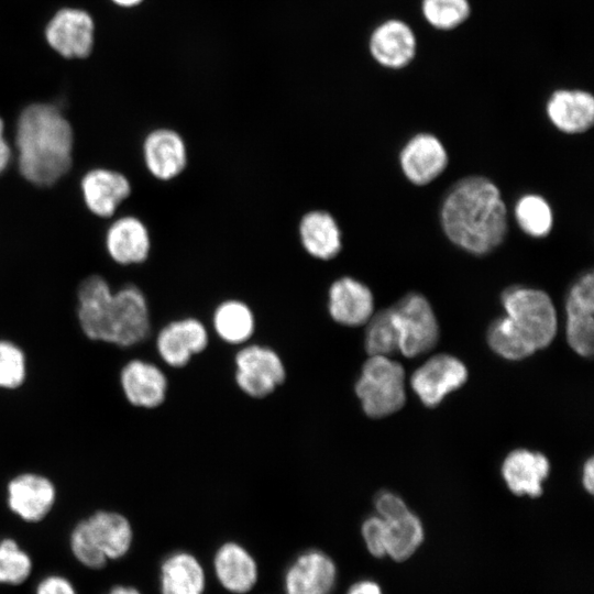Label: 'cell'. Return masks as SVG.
<instances>
[{
	"instance_id": "cell-1",
	"label": "cell",
	"mask_w": 594,
	"mask_h": 594,
	"mask_svg": "<svg viewBox=\"0 0 594 594\" xmlns=\"http://www.w3.org/2000/svg\"><path fill=\"white\" fill-rule=\"evenodd\" d=\"M76 317L81 333L92 342L128 349L151 334L148 300L136 285L113 290L99 274L85 277L76 292Z\"/></svg>"
},
{
	"instance_id": "cell-2",
	"label": "cell",
	"mask_w": 594,
	"mask_h": 594,
	"mask_svg": "<svg viewBox=\"0 0 594 594\" xmlns=\"http://www.w3.org/2000/svg\"><path fill=\"white\" fill-rule=\"evenodd\" d=\"M14 147L20 176L32 186L52 187L73 168L75 131L57 106L34 102L16 119Z\"/></svg>"
},
{
	"instance_id": "cell-3",
	"label": "cell",
	"mask_w": 594,
	"mask_h": 594,
	"mask_svg": "<svg viewBox=\"0 0 594 594\" xmlns=\"http://www.w3.org/2000/svg\"><path fill=\"white\" fill-rule=\"evenodd\" d=\"M440 220L448 239L474 255L492 252L507 233V212L501 191L483 176H468L449 189Z\"/></svg>"
},
{
	"instance_id": "cell-4",
	"label": "cell",
	"mask_w": 594,
	"mask_h": 594,
	"mask_svg": "<svg viewBox=\"0 0 594 594\" xmlns=\"http://www.w3.org/2000/svg\"><path fill=\"white\" fill-rule=\"evenodd\" d=\"M403 366L384 355H369L355 382L354 392L363 413L374 419L398 411L405 404Z\"/></svg>"
},
{
	"instance_id": "cell-5",
	"label": "cell",
	"mask_w": 594,
	"mask_h": 594,
	"mask_svg": "<svg viewBox=\"0 0 594 594\" xmlns=\"http://www.w3.org/2000/svg\"><path fill=\"white\" fill-rule=\"evenodd\" d=\"M506 316L538 349L548 346L557 333V314L550 296L541 289L512 286L502 294Z\"/></svg>"
},
{
	"instance_id": "cell-6",
	"label": "cell",
	"mask_w": 594,
	"mask_h": 594,
	"mask_svg": "<svg viewBox=\"0 0 594 594\" xmlns=\"http://www.w3.org/2000/svg\"><path fill=\"white\" fill-rule=\"evenodd\" d=\"M234 383L246 396L262 399L272 395L287 377L279 353L270 345L249 342L233 358Z\"/></svg>"
},
{
	"instance_id": "cell-7",
	"label": "cell",
	"mask_w": 594,
	"mask_h": 594,
	"mask_svg": "<svg viewBox=\"0 0 594 594\" xmlns=\"http://www.w3.org/2000/svg\"><path fill=\"white\" fill-rule=\"evenodd\" d=\"M399 333V352L414 358L431 350L439 338V326L428 299L410 293L391 307Z\"/></svg>"
},
{
	"instance_id": "cell-8",
	"label": "cell",
	"mask_w": 594,
	"mask_h": 594,
	"mask_svg": "<svg viewBox=\"0 0 594 594\" xmlns=\"http://www.w3.org/2000/svg\"><path fill=\"white\" fill-rule=\"evenodd\" d=\"M210 332L206 323L194 316L169 320L155 337L160 360L170 369H183L209 345Z\"/></svg>"
},
{
	"instance_id": "cell-9",
	"label": "cell",
	"mask_w": 594,
	"mask_h": 594,
	"mask_svg": "<svg viewBox=\"0 0 594 594\" xmlns=\"http://www.w3.org/2000/svg\"><path fill=\"white\" fill-rule=\"evenodd\" d=\"M57 501V488L47 475L26 471L12 476L6 485L9 510L28 524L44 520Z\"/></svg>"
},
{
	"instance_id": "cell-10",
	"label": "cell",
	"mask_w": 594,
	"mask_h": 594,
	"mask_svg": "<svg viewBox=\"0 0 594 594\" xmlns=\"http://www.w3.org/2000/svg\"><path fill=\"white\" fill-rule=\"evenodd\" d=\"M338 576V565L329 553L318 548L306 549L284 572V594H332Z\"/></svg>"
},
{
	"instance_id": "cell-11",
	"label": "cell",
	"mask_w": 594,
	"mask_h": 594,
	"mask_svg": "<svg viewBox=\"0 0 594 594\" xmlns=\"http://www.w3.org/2000/svg\"><path fill=\"white\" fill-rule=\"evenodd\" d=\"M119 385L131 406L146 410L161 407L169 388L165 371L158 364L141 358L130 359L121 366Z\"/></svg>"
},
{
	"instance_id": "cell-12",
	"label": "cell",
	"mask_w": 594,
	"mask_h": 594,
	"mask_svg": "<svg viewBox=\"0 0 594 594\" xmlns=\"http://www.w3.org/2000/svg\"><path fill=\"white\" fill-rule=\"evenodd\" d=\"M141 153L148 174L158 182L179 177L188 165V146L184 136L172 128L151 130L142 141Z\"/></svg>"
},
{
	"instance_id": "cell-13",
	"label": "cell",
	"mask_w": 594,
	"mask_h": 594,
	"mask_svg": "<svg viewBox=\"0 0 594 594\" xmlns=\"http://www.w3.org/2000/svg\"><path fill=\"white\" fill-rule=\"evenodd\" d=\"M79 189L86 209L97 218L108 219L131 196L132 185L124 173L98 166L81 176Z\"/></svg>"
},
{
	"instance_id": "cell-14",
	"label": "cell",
	"mask_w": 594,
	"mask_h": 594,
	"mask_svg": "<svg viewBox=\"0 0 594 594\" xmlns=\"http://www.w3.org/2000/svg\"><path fill=\"white\" fill-rule=\"evenodd\" d=\"M45 38L47 44L65 58L87 57L94 46V20L85 10L61 9L47 23Z\"/></svg>"
},
{
	"instance_id": "cell-15",
	"label": "cell",
	"mask_w": 594,
	"mask_h": 594,
	"mask_svg": "<svg viewBox=\"0 0 594 594\" xmlns=\"http://www.w3.org/2000/svg\"><path fill=\"white\" fill-rule=\"evenodd\" d=\"M418 41L413 28L402 19L389 18L378 23L370 34L369 52L382 67L400 70L415 59Z\"/></svg>"
},
{
	"instance_id": "cell-16",
	"label": "cell",
	"mask_w": 594,
	"mask_h": 594,
	"mask_svg": "<svg viewBox=\"0 0 594 594\" xmlns=\"http://www.w3.org/2000/svg\"><path fill=\"white\" fill-rule=\"evenodd\" d=\"M466 380L468 370L463 362L449 354H438L414 372L410 384L425 406L436 407Z\"/></svg>"
},
{
	"instance_id": "cell-17",
	"label": "cell",
	"mask_w": 594,
	"mask_h": 594,
	"mask_svg": "<svg viewBox=\"0 0 594 594\" xmlns=\"http://www.w3.org/2000/svg\"><path fill=\"white\" fill-rule=\"evenodd\" d=\"M566 340L582 356L593 354L594 275L587 272L571 286L566 301Z\"/></svg>"
},
{
	"instance_id": "cell-18",
	"label": "cell",
	"mask_w": 594,
	"mask_h": 594,
	"mask_svg": "<svg viewBox=\"0 0 594 594\" xmlns=\"http://www.w3.org/2000/svg\"><path fill=\"white\" fill-rule=\"evenodd\" d=\"M212 571L219 585L230 594L252 592L260 578L255 557L235 540L219 544L212 557Z\"/></svg>"
},
{
	"instance_id": "cell-19",
	"label": "cell",
	"mask_w": 594,
	"mask_h": 594,
	"mask_svg": "<svg viewBox=\"0 0 594 594\" xmlns=\"http://www.w3.org/2000/svg\"><path fill=\"white\" fill-rule=\"evenodd\" d=\"M105 249L117 264H143L152 251V237L146 223L134 215L114 219L105 232Z\"/></svg>"
},
{
	"instance_id": "cell-20",
	"label": "cell",
	"mask_w": 594,
	"mask_h": 594,
	"mask_svg": "<svg viewBox=\"0 0 594 594\" xmlns=\"http://www.w3.org/2000/svg\"><path fill=\"white\" fill-rule=\"evenodd\" d=\"M327 311L340 326H364L374 314L373 293L367 285L352 276L338 277L327 292Z\"/></svg>"
},
{
	"instance_id": "cell-21",
	"label": "cell",
	"mask_w": 594,
	"mask_h": 594,
	"mask_svg": "<svg viewBox=\"0 0 594 594\" xmlns=\"http://www.w3.org/2000/svg\"><path fill=\"white\" fill-rule=\"evenodd\" d=\"M400 167L415 185H427L447 167L448 154L438 138L429 133L413 136L402 148Z\"/></svg>"
},
{
	"instance_id": "cell-22",
	"label": "cell",
	"mask_w": 594,
	"mask_h": 594,
	"mask_svg": "<svg viewBox=\"0 0 594 594\" xmlns=\"http://www.w3.org/2000/svg\"><path fill=\"white\" fill-rule=\"evenodd\" d=\"M300 246L317 261H331L342 250V231L334 216L323 209L305 212L297 226Z\"/></svg>"
},
{
	"instance_id": "cell-23",
	"label": "cell",
	"mask_w": 594,
	"mask_h": 594,
	"mask_svg": "<svg viewBox=\"0 0 594 594\" xmlns=\"http://www.w3.org/2000/svg\"><path fill=\"white\" fill-rule=\"evenodd\" d=\"M89 535L108 561L124 558L134 541V530L130 519L122 513L98 509L85 517Z\"/></svg>"
},
{
	"instance_id": "cell-24",
	"label": "cell",
	"mask_w": 594,
	"mask_h": 594,
	"mask_svg": "<svg viewBox=\"0 0 594 594\" xmlns=\"http://www.w3.org/2000/svg\"><path fill=\"white\" fill-rule=\"evenodd\" d=\"M546 112L561 132L583 133L594 123V97L583 89L560 88L548 98Z\"/></svg>"
},
{
	"instance_id": "cell-25",
	"label": "cell",
	"mask_w": 594,
	"mask_h": 594,
	"mask_svg": "<svg viewBox=\"0 0 594 594\" xmlns=\"http://www.w3.org/2000/svg\"><path fill=\"white\" fill-rule=\"evenodd\" d=\"M160 594H205L207 574L200 559L187 550L168 553L158 570Z\"/></svg>"
},
{
	"instance_id": "cell-26",
	"label": "cell",
	"mask_w": 594,
	"mask_h": 594,
	"mask_svg": "<svg viewBox=\"0 0 594 594\" xmlns=\"http://www.w3.org/2000/svg\"><path fill=\"white\" fill-rule=\"evenodd\" d=\"M550 463L542 453L517 449L508 453L502 465V475L508 488L518 496L538 497Z\"/></svg>"
},
{
	"instance_id": "cell-27",
	"label": "cell",
	"mask_w": 594,
	"mask_h": 594,
	"mask_svg": "<svg viewBox=\"0 0 594 594\" xmlns=\"http://www.w3.org/2000/svg\"><path fill=\"white\" fill-rule=\"evenodd\" d=\"M211 328L223 343L239 348L252 341L256 330L255 314L244 300L228 298L215 307Z\"/></svg>"
},
{
	"instance_id": "cell-28",
	"label": "cell",
	"mask_w": 594,
	"mask_h": 594,
	"mask_svg": "<svg viewBox=\"0 0 594 594\" xmlns=\"http://www.w3.org/2000/svg\"><path fill=\"white\" fill-rule=\"evenodd\" d=\"M383 520L385 522L386 558L395 562L409 560L425 540L421 520L409 509L396 517Z\"/></svg>"
},
{
	"instance_id": "cell-29",
	"label": "cell",
	"mask_w": 594,
	"mask_h": 594,
	"mask_svg": "<svg viewBox=\"0 0 594 594\" xmlns=\"http://www.w3.org/2000/svg\"><path fill=\"white\" fill-rule=\"evenodd\" d=\"M490 348L502 358L518 361L534 354L536 348L505 315L495 319L487 330Z\"/></svg>"
},
{
	"instance_id": "cell-30",
	"label": "cell",
	"mask_w": 594,
	"mask_h": 594,
	"mask_svg": "<svg viewBox=\"0 0 594 594\" xmlns=\"http://www.w3.org/2000/svg\"><path fill=\"white\" fill-rule=\"evenodd\" d=\"M365 324L367 355L389 356L399 351V333L391 307L373 314Z\"/></svg>"
},
{
	"instance_id": "cell-31",
	"label": "cell",
	"mask_w": 594,
	"mask_h": 594,
	"mask_svg": "<svg viewBox=\"0 0 594 594\" xmlns=\"http://www.w3.org/2000/svg\"><path fill=\"white\" fill-rule=\"evenodd\" d=\"M420 11L431 28L449 32L469 20L472 7L469 0H421Z\"/></svg>"
},
{
	"instance_id": "cell-32",
	"label": "cell",
	"mask_w": 594,
	"mask_h": 594,
	"mask_svg": "<svg viewBox=\"0 0 594 594\" xmlns=\"http://www.w3.org/2000/svg\"><path fill=\"white\" fill-rule=\"evenodd\" d=\"M515 217L520 229L530 237H547L553 223L548 201L535 194L522 196L516 204Z\"/></svg>"
},
{
	"instance_id": "cell-33",
	"label": "cell",
	"mask_w": 594,
	"mask_h": 594,
	"mask_svg": "<svg viewBox=\"0 0 594 594\" xmlns=\"http://www.w3.org/2000/svg\"><path fill=\"white\" fill-rule=\"evenodd\" d=\"M33 560L28 551L11 537L0 540V584L16 586L29 580Z\"/></svg>"
},
{
	"instance_id": "cell-34",
	"label": "cell",
	"mask_w": 594,
	"mask_h": 594,
	"mask_svg": "<svg viewBox=\"0 0 594 594\" xmlns=\"http://www.w3.org/2000/svg\"><path fill=\"white\" fill-rule=\"evenodd\" d=\"M28 378V358L14 341L0 339V389L15 391Z\"/></svg>"
},
{
	"instance_id": "cell-35",
	"label": "cell",
	"mask_w": 594,
	"mask_h": 594,
	"mask_svg": "<svg viewBox=\"0 0 594 594\" xmlns=\"http://www.w3.org/2000/svg\"><path fill=\"white\" fill-rule=\"evenodd\" d=\"M69 549L73 557L87 569L101 570L109 562L95 546L85 518L77 521L72 528L69 534Z\"/></svg>"
},
{
	"instance_id": "cell-36",
	"label": "cell",
	"mask_w": 594,
	"mask_h": 594,
	"mask_svg": "<svg viewBox=\"0 0 594 594\" xmlns=\"http://www.w3.org/2000/svg\"><path fill=\"white\" fill-rule=\"evenodd\" d=\"M361 536L367 552L373 558H386L385 522L378 515L369 516L363 520Z\"/></svg>"
},
{
	"instance_id": "cell-37",
	"label": "cell",
	"mask_w": 594,
	"mask_h": 594,
	"mask_svg": "<svg viewBox=\"0 0 594 594\" xmlns=\"http://www.w3.org/2000/svg\"><path fill=\"white\" fill-rule=\"evenodd\" d=\"M376 515L382 519L396 517L408 509L405 502L396 494L391 492H380L374 499Z\"/></svg>"
},
{
	"instance_id": "cell-38",
	"label": "cell",
	"mask_w": 594,
	"mask_h": 594,
	"mask_svg": "<svg viewBox=\"0 0 594 594\" xmlns=\"http://www.w3.org/2000/svg\"><path fill=\"white\" fill-rule=\"evenodd\" d=\"M34 594H78L73 582L61 574H50L38 581Z\"/></svg>"
},
{
	"instance_id": "cell-39",
	"label": "cell",
	"mask_w": 594,
	"mask_h": 594,
	"mask_svg": "<svg viewBox=\"0 0 594 594\" xmlns=\"http://www.w3.org/2000/svg\"><path fill=\"white\" fill-rule=\"evenodd\" d=\"M344 594H384V590L377 581L364 578L353 582Z\"/></svg>"
},
{
	"instance_id": "cell-40",
	"label": "cell",
	"mask_w": 594,
	"mask_h": 594,
	"mask_svg": "<svg viewBox=\"0 0 594 594\" xmlns=\"http://www.w3.org/2000/svg\"><path fill=\"white\" fill-rule=\"evenodd\" d=\"M12 147L6 138V124L0 117V176L9 167L12 160Z\"/></svg>"
},
{
	"instance_id": "cell-41",
	"label": "cell",
	"mask_w": 594,
	"mask_h": 594,
	"mask_svg": "<svg viewBox=\"0 0 594 594\" xmlns=\"http://www.w3.org/2000/svg\"><path fill=\"white\" fill-rule=\"evenodd\" d=\"M582 483H583L584 488L590 494H593V487H594V463H593V458H590L585 462V464L583 466Z\"/></svg>"
},
{
	"instance_id": "cell-42",
	"label": "cell",
	"mask_w": 594,
	"mask_h": 594,
	"mask_svg": "<svg viewBox=\"0 0 594 594\" xmlns=\"http://www.w3.org/2000/svg\"><path fill=\"white\" fill-rule=\"evenodd\" d=\"M106 594H143L138 587L128 584H117Z\"/></svg>"
},
{
	"instance_id": "cell-43",
	"label": "cell",
	"mask_w": 594,
	"mask_h": 594,
	"mask_svg": "<svg viewBox=\"0 0 594 594\" xmlns=\"http://www.w3.org/2000/svg\"><path fill=\"white\" fill-rule=\"evenodd\" d=\"M117 6L123 7V8H132L138 4H140L143 0H111Z\"/></svg>"
}]
</instances>
